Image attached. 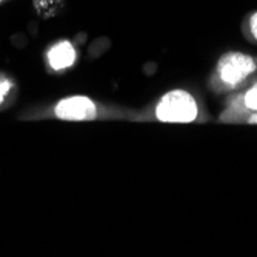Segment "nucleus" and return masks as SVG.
<instances>
[{
    "instance_id": "f257e3e1",
    "label": "nucleus",
    "mask_w": 257,
    "mask_h": 257,
    "mask_svg": "<svg viewBox=\"0 0 257 257\" xmlns=\"http://www.w3.org/2000/svg\"><path fill=\"white\" fill-rule=\"evenodd\" d=\"M199 114V108L193 96L186 91H170L163 96L156 108L157 119L171 123L193 122Z\"/></svg>"
},
{
    "instance_id": "f03ea898",
    "label": "nucleus",
    "mask_w": 257,
    "mask_h": 257,
    "mask_svg": "<svg viewBox=\"0 0 257 257\" xmlns=\"http://www.w3.org/2000/svg\"><path fill=\"white\" fill-rule=\"evenodd\" d=\"M257 68L255 60L242 53H228L217 63V76L226 86H237L248 79Z\"/></svg>"
},
{
    "instance_id": "7ed1b4c3",
    "label": "nucleus",
    "mask_w": 257,
    "mask_h": 257,
    "mask_svg": "<svg viewBox=\"0 0 257 257\" xmlns=\"http://www.w3.org/2000/svg\"><path fill=\"white\" fill-rule=\"evenodd\" d=\"M56 115L63 120H91L96 117V106L88 97L74 96L57 103Z\"/></svg>"
},
{
    "instance_id": "20e7f679",
    "label": "nucleus",
    "mask_w": 257,
    "mask_h": 257,
    "mask_svg": "<svg viewBox=\"0 0 257 257\" xmlns=\"http://www.w3.org/2000/svg\"><path fill=\"white\" fill-rule=\"evenodd\" d=\"M76 50L69 42H60L54 45L48 53V62L53 69L62 71L69 66H73L76 62Z\"/></svg>"
},
{
    "instance_id": "39448f33",
    "label": "nucleus",
    "mask_w": 257,
    "mask_h": 257,
    "mask_svg": "<svg viewBox=\"0 0 257 257\" xmlns=\"http://www.w3.org/2000/svg\"><path fill=\"white\" fill-rule=\"evenodd\" d=\"M34 5L43 17H53L63 7V0H34Z\"/></svg>"
},
{
    "instance_id": "423d86ee",
    "label": "nucleus",
    "mask_w": 257,
    "mask_h": 257,
    "mask_svg": "<svg viewBox=\"0 0 257 257\" xmlns=\"http://www.w3.org/2000/svg\"><path fill=\"white\" fill-rule=\"evenodd\" d=\"M245 106L252 109V111H257V85H254L246 94H245Z\"/></svg>"
},
{
    "instance_id": "0eeeda50",
    "label": "nucleus",
    "mask_w": 257,
    "mask_h": 257,
    "mask_svg": "<svg viewBox=\"0 0 257 257\" xmlns=\"http://www.w3.org/2000/svg\"><path fill=\"white\" fill-rule=\"evenodd\" d=\"M13 88V82L8 80V79H0V105H2V102L5 100V97L10 94V91Z\"/></svg>"
},
{
    "instance_id": "6e6552de",
    "label": "nucleus",
    "mask_w": 257,
    "mask_h": 257,
    "mask_svg": "<svg viewBox=\"0 0 257 257\" xmlns=\"http://www.w3.org/2000/svg\"><path fill=\"white\" fill-rule=\"evenodd\" d=\"M249 28H251L254 39H257V13H254L249 19Z\"/></svg>"
},
{
    "instance_id": "1a4fd4ad",
    "label": "nucleus",
    "mask_w": 257,
    "mask_h": 257,
    "mask_svg": "<svg viewBox=\"0 0 257 257\" xmlns=\"http://www.w3.org/2000/svg\"><path fill=\"white\" fill-rule=\"evenodd\" d=\"M249 122H251V123H255V122H257V114H254V115H252V117L249 119Z\"/></svg>"
}]
</instances>
